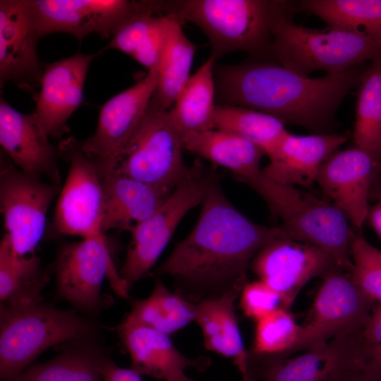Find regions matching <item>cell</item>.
<instances>
[{
    "instance_id": "1",
    "label": "cell",
    "mask_w": 381,
    "mask_h": 381,
    "mask_svg": "<svg viewBox=\"0 0 381 381\" xmlns=\"http://www.w3.org/2000/svg\"><path fill=\"white\" fill-rule=\"evenodd\" d=\"M201 207L191 231L155 271L171 277L175 293L195 304L229 292L240 294L259 250L276 239L289 238L281 226L255 223L239 212L224 195L218 176Z\"/></svg>"
},
{
    "instance_id": "2",
    "label": "cell",
    "mask_w": 381,
    "mask_h": 381,
    "mask_svg": "<svg viewBox=\"0 0 381 381\" xmlns=\"http://www.w3.org/2000/svg\"><path fill=\"white\" fill-rule=\"evenodd\" d=\"M361 66L310 78L280 64L254 62L226 67L219 74V92L228 104L271 115L283 123L320 131L332 121L339 106L356 86Z\"/></svg>"
},
{
    "instance_id": "3",
    "label": "cell",
    "mask_w": 381,
    "mask_h": 381,
    "mask_svg": "<svg viewBox=\"0 0 381 381\" xmlns=\"http://www.w3.org/2000/svg\"><path fill=\"white\" fill-rule=\"evenodd\" d=\"M281 1L270 24L271 53L286 68L308 76L341 73L381 55V38L363 30H319L295 24Z\"/></svg>"
},
{
    "instance_id": "4",
    "label": "cell",
    "mask_w": 381,
    "mask_h": 381,
    "mask_svg": "<svg viewBox=\"0 0 381 381\" xmlns=\"http://www.w3.org/2000/svg\"><path fill=\"white\" fill-rule=\"evenodd\" d=\"M282 1L176 0L150 1L153 11L171 15L182 24L190 22L207 37L211 57L234 51L271 53L270 24Z\"/></svg>"
},
{
    "instance_id": "5",
    "label": "cell",
    "mask_w": 381,
    "mask_h": 381,
    "mask_svg": "<svg viewBox=\"0 0 381 381\" xmlns=\"http://www.w3.org/2000/svg\"><path fill=\"white\" fill-rule=\"evenodd\" d=\"M239 181L262 198L271 212L282 220L281 226L290 238L325 249L343 270L352 271L351 246L355 234L346 215L331 201L277 183L262 169Z\"/></svg>"
},
{
    "instance_id": "6",
    "label": "cell",
    "mask_w": 381,
    "mask_h": 381,
    "mask_svg": "<svg viewBox=\"0 0 381 381\" xmlns=\"http://www.w3.org/2000/svg\"><path fill=\"white\" fill-rule=\"evenodd\" d=\"M90 329L75 313L42 303L18 309L1 307V381L16 378L46 349L83 338Z\"/></svg>"
},
{
    "instance_id": "7",
    "label": "cell",
    "mask_w": 381,
    "mask_h": 381,
    "mask_svg": "<svg viewBox=\"0 0 381 381\" xmlns=\"http://www.w3.org/2000/svg\"><path fill=\"white\" fill-rule=\"evenodd\" d=\"M183 138L169 110L161 108L152 98L113 170L172 193L190 170L183 162Z\"/></svg>"
},
{
    "instance_id": "8",
    "label": "cell",
    "mask_w": 381,
    "mask_h": 381,
    "mask_svg": "<svg viewBox=\"0 0 381 381\" xmlns=\"http://www.w3.org/2000/svg\"><path fill=\"white\" fill-rule=\"evenodd\" d=\"M217 175L199 160L190 167L187 176L150 217L131 230L120 274L129 288L143 277L158 260L186 213L201 204Z\"/></svg>"
},
{
    "instance_id": "9",
    "label": "cell",
    "mask_w": 381,
    "mask_h": 381,
    "mask_svg": "<svg viewBox=\"0 0 381 381\" xmlns=\"http://www.w3.org/2000/svg\"><path fill=\"white\" fill-rule=\"evenodd\" d=\"M361 335H344L318 343L293 358L248 351L250 381H351L363 372Z\"/></svg>"
},
{
    "instance_id": "10",
    "label": "cell",
    "mask_w": 381,
    "mask_h": 381,
    "mask_svg": "<svg viewBox=\"0 0 381 381\" xmlns=\"http://www.w3.org/2000/svg\"><path fill=\"white\" fill-rule=\"evenodd\" d=\"M322 279L291 355L337 337L361 335L375 308L349 272L337 269Z\"/></svg>"
},
{
    "instance_id": "11",
    "label": "cell",
    "mask_w": 381,
    "mask_h": 381,
    "mask_svg": "<svg viewBox=\"0 0 381 381\" xmlns=\"http://www.w3.org/2000/svg\"><path fill=\"white\" fill-rule=\"evenodd\" d=\"M54 269L58 296L86 312L99 309L106 277L116 294L128 296L130 288L116 271L103 234L65 244Z\"/></svg>"
},
{
    "instance_id": "12",
    "label": "cell",
    "mask_w": 381,
    "mask_h": 381,
    "mask_svg": "<svg viewBox=\"0 0 381 381\" xmlns=\"http://www.w3.org/2000/svg\"><path fill=\"white\" fill-rule=\"evenodd\" d=\"M57 150L59 156L70 166L56 206L52 231L58 235L83 238L102 234L100 226L104 195L96 164L73 136L61 140Z\"/></svg>"
},
{
    "instance_id": "13",
    "label": "cell",
    "mask_w": 381,
    "mask_h": 381,
    "mask_svg": "<svg viewBox=\"0 0 381 381\" xmlns=\"http://www.w3.org/2000/svg\"><path fill=\"white\" fill-rule=\"evenodd\" d=\"M1 164L0 208L6 235L16 255H29L42 238L47 211L60 186L25 174L4 157Z\"/></svg>"
},
{
    "instance_id": "14",
    "label": "cell",
    "mask_w": 381,
    "mask_h": 381,
    "mask_svg": "<svg viewBox=\"0 0 381 381\" xmlns=\"http://www.w3.org/2000/svg\"><path fill=\"white\" fill-rule=\"evenodd\" d=\"M158 70L108 99L100 108L95 133L80 141L83 151L96 164L99 174L113 170L138 129L154 97Z\"/></svg>"
},
{
    "instance_id": "15",
    "label": "cell",
    "mask_w": 381,
    "mask_h": 381,
    "mask_svg": "<svg viewBox=\"0 0 381 381\" xmlns=\"http://www.w3.org/2000/svg\"><path fill=\"white\" fill-rule=\"evenodd\" d=\"M253 272L281 297L289 309L301 289L315 277L323 278L341 269L325 249L288 237L276 239L261 248L253 259Z\"/></svg>"
},
{
    "instance_id": "16",
    "label": "cell",
    "mask_w": 381,
    "mask_h": 381,
    "mask_svg": "<svg viewBox=\"0 0 381 381\" xmlns=\"http://www.w3.org/2000/svg\"><path fill=\"white\" fill-rule=\"evenodd\" d=\"M40 36L30 0L0 1V85L8 83L36 99L43 73Z\"/></svg>"
},
{
    "instance_id": "17",
    "label": "cell",
    "mask_w": 381,
    "mask_h": 381,
    "mask_svg": "<svg viewBox=\"0 0 381 381\" xmlns=\"http://www.w3.org/2000/svg\"><path fill=\"white\" fill-rule=\"evenodd\" d=\"M40 36L57 32L79 41L95 32L111 37L123 23L141 8V1L30 0Z\"/></svg>"
},
{
    "instance_id": "18",
    "label": "cell",
    "mask_w": 381,
    "mask_h": 381,
    "mask_svg": "<svg viewBox=\"0 0 381 381\" xmlns=\"http://www.w3.org/2000/svg\"><path fill=\"white\" fill-rule=\"evenodd\" d=\"M381 166L356 146L335 152L322 165L316 183L355 226L361 228L369 212L368 199Z\"/></svg>"
},
{
    "instance_id": "19",
    "label": "cell",
    "mask_w": 381,
    "mask_h": 381,
    "mask_svg": "<svg viewBox=\"0 0 381 381\" xmlns=\"http://www.w3.org/2000/svg\"><path fill=\"white\" fill-rule=\"evenodd\" d=\"M97 54L77 52L43 66L35 113L49 137L69 131L67 121L83 102L88 68Z\"/></svg>"
},
{
    "instance_id": "20",
    "label": "cell",
    "mask_w": 381,
    "mask_h": 381,
    "mask_svg": "<svg viewBox=\"0 0 381 381\" xmlns=\"http://www.w3.org/2000/svg\"><path fill=\"white\" fill-rule=\"evenodd\" d=\"M0 144L11 162L32 177L48 178L60 186L58 150L53 146L35 112L23 114L0 99Z\"/></svg>"
},
{
    "instance_id": "21",
    "label": "cell",
    "mask_w": 381,
    "mask_h": 381,
    "mask_svg": "<svg viewBox=\"0 0 381 381\" xmlns=\"http://www.w3.org/2000/svg\"><path fill=\"white\" fill-rule=\"evenodd\" d=\"M345 133L296 135L288 133L268 157L262 172L287 186L309 187L322 165L348 140Z\"/></svg>"
},
{
    "instance_id": "22",
    "label": "cell",
    "mask_w": 381,
    "mask_h": 381,
    "mask_svg": "<svg viewBox=\"0 0 381 381\" xmlns=\"http://www.w3.org/2000/svg\"><path fill=\"white\" fill-rule=\"evenodd\" d=\"M118 329L131 357V368L140 375L161 381H184L188 378L185 373L188 368L202 370L210 365L207 358L185 356L175 347L169 335L159 331L121 323Z\"/></svg>"
},
{
    "instance_id": "23",
    "label": "cell",
    "mask_w": 381,
    "mask_h": 381,
    "mask_svg": "<svg viewBox=\"0 0 381 381\" xmlns=\"http://www.w3.org/2000/svg\"><path fill=\"white\" fill-rule=\"evenodd\" d=\"M104 202L100 230L131 231L155 212L171 193L111 170L100 174Z\"/></svg>"
},
{
    "instance_id": "24",
    "label": "cell",
    "mask_w": 381,
    "mask_h": 381,
    "mask_svg": "<svg viewBox=\"0 0 381 381\" xmlns=\"http://www.w3.org/2000/svg\"><path fill=\"white\" fill-rule=\"evenodd\" d=\"M239 295L229 292L197 303L195 322L202 332L206 349L231 358L241 380L250 381L248 351L243 346L234 309V301Z\"/></svg>"
},
{
    "instance_id": "25",
    "label": "cell",
    "mask_w": 381,
    "mask_h": 381,
    "mask_svg": "<svg viewBox=\"0 0 381 381\" xmlns=\"http://www.w3.org/2000/svg\"><path fill=\"white\" fill-rule=\"evenodd\" d=\"M155 14L148 1H141L140 9L114 30L102 51L119 50L149 71L158 70L166 40L167 17Z\"/></svg>"
},
{
    "instance_id": "26",
    "label": "cell",
    "mask_w": 381,
    "mask_h": 381,
    "mask_svg": "<svg viewBox=\"0 0 381 381\" xmlns=\"http://www.w3.org/2000/svg\"><path fill=\"white\" fill-rule=\"evenodd\" d=\"M49 275L34 253L20 256L6 235L0 244L1 307L18 309L42 303V291Z\"/></svg>"
},
{
    "instance_id": "27",
    "label": "cell",
    "mask_w": 381,
    "mask_h": 381,
    "mask_svg": "<svg viewBox=\"0 0 381 381\" xmlns=\"http://www.w3.org/2000/svg\"><path fill=\"white\" fill-rule=\"evenodd\" d=\"M183 148L230 170L238 180L259 172L265 151L236 135L212 129L183 137Z\"/></svg>"
},
{
    "instance_id": "28",
    "label": "cell",
    "mask_w": 381,
    "mask_h": 381,
    "mask_svg": "<svg viewBox=\"0 0 381 381\" xmlns=\"http://www.w3.org/2000/svg\"><path fill=\"white\" fill-rule=\"evenodd\" d=\"M210 58L190 75L169 110L172 122L182 138L188 134L214 129L215 105L213 66Z\"/></svg>"
},
{
    "instance_id": "29",
    "label": "cell",
    "mask_w": 381,
    "mask_h": 381,
    "mask_svg": "<svg viewBox=\"0 0 381 381\" xmlns=\"http://www.w3.org/2000/svg\"><path fill=\"white\" fill-rule=\"evenodd\" d=\"M167 17L164 47L158 68L157 87L152 99L161 108L169 110L190 78L197 49L186 36L182 23L171 15Z\"/></svg>"
},
{
    "instance_id": "30",
    "label": "cell",
    "mask_w": 381,
    "mask_h": 381,
    "mask_svg": "<svg viewBox=\"0 0 381 381\" xmlns=\"http://www.w3.org/2000/svg\"><path fill=\"white\" fill-rule=\"evenodd\" d=\"M196 318V304L171 291L157 280L150 295L136 301L121 324L149 327L171 335Z\"/></svg>"
},
{
    "instance_id": "31",
    "label": "cell",
    "mask_w": 381,
    "mask_h": 381,
    "mask_svg": "<svg viewBox=\"0 0 381 381\" xmlns=\"http://www.w3.org/2000/svg\"><path fill=\"white\" fill-rule=\"evenodd\" d=\"M353 137L354 145L381 166V55L370 61L361 76Z\"/></svg>"
},
{
    "instance_id": "32",
    "label": "cell",
    "mask_w": 381,
    "mask_h": 381,
    "mask_svg": "<svg viewBox=\"0 0 381 381\" xmlns=\"http://www.w3.org/2000/svg\"><path fill=\"white\" fill-rule=\"evenodd\" d=\"M214 129L240 136L262 148L269 156L289 133L279 119L252 109L216 104Z\"/></svg>"
},
{
    "instance_id": "33",
    "label": "cell",
    "mask_w": 381,
    "mask_h": 381,
    "mask_svg": "<svg viewBox=\"0 0 381 381\" xmlns=\"http://www.w3.org/2000/svg\"><path fill=\"white\" fill-rule=\"evenodd\" d=\"M107 358L94 347L71 349L52 360L28 367L8 381H103L102 370Z\"/></svg>"
},
{
    "instance_id": "34",
    "label": "cell",
    "mask_w": 381,
    "mask_h": 381,
    "mask_svg": "<svg viewBox=\"0 0 381 381\" xmlns=\"http://www.w3.org/2000/svg\"><path fill=\"white\" fill-rule=\"evenodd\" d=\"M298 4L329 28L363 30L381 38V0H304Z\"/></svg>"
},
{
    "instance_id": "35",
    "label": "cell",
    "mask_w": 381,
    "mask_h": 381,
    "mask_svg": "<svg viewBox=\"0 0 381 381\" xmlns=\"http://www.w3.org/2000/svg\"><path fill=\"white\" fill-rule=\"evenodd\" d=\"M298 325L289 309L279 307L256 322L250 352L262 356L289 357L300 334Z\"/></svg>"
},
{
    "instance_id": "36",
    "label": "cell",
    "mask_w": 381,
    "mask_h": 381,
    "mask_svg": "<svg viewBox=\"0 0 381 381\" xmlns=\"http://www.w3.org/2000/svg\"><path fill=\"white\" fill-rule=\"evenodd\" d=\"M351 255L353 282L375 302L381 303V250L371 245L362 235L354 234Z\"/></svg>"
},
{
    "instance_id": "37",
    "label": "cell",
    "mask_w": 381,
    "mask_h": 381,
    "mask_svg": "<svg viewBox=\"0 0 381 381\" xmlns=\"http://www.w3.org/2000/svg\"><path fill=\"white\" fill-rule=\"evenodd\" d=\"M240 307L255 322L282 307L280 296L260 280L247 282L240 294ZM284 308V307H283Z\"/></svg>"
},
{
    "instance_id": "38",
    "label": "cell",
    "mask_w": 381,
    "mask_h": 381,
    "mask_svg": "<svg viewBox=\"0 0 381 381\" xmlns=\"http://www.w3.org/2000/svg\"><path fill=\"white\" fill-rule=\"evenodd\" d=\"M363 356L364 373L373 381H381V344H365Z\"/></svg>"
},
{
    "instance_id": "39",
    "label": "cell",
    "mask_w": 381,
    "mask_h": 381,
    "mask_svg": "<svg viewBox=\"0 0 381 381\" xmlns=\"http://www.w3.org/2000/svg\"><path fill=\"white\" fill-rule=\"evenodd\" d=\"M103 381H143L139 373L131 368H123L108 357L102 370Z\"/></svg>"
},
{
    "instance_id": "40",
    "label": "cell",
    "mask_w": 381,
    "mask_h": 381,
    "mask_svg": "<svg viewBox=\"0 0 381 381\" xmlns=\"http://www.w3.org/2000/svg\"><path fill=\"white\" fill-rule=\"evenodd\" d=\"M362 338L368 345L381 344V303L373 308L370 320L362 332Z\"/></svg>"
},
{
    "instance_id": "41",
    "label": "cell",
    "mask_w": 381,
    "mask_h": 381,
    "mask_svg": "<svg viewBox=\"0 0 381 381\" xmlns=\"http://www.w3.org/2000/svg\"><path fill=\"white\" fill-rule=\"evenodd\" d=\"M375 190L376 202L369 209L368 217L374 230L381 238V186L377 187Z\"/></svg>"
},
{
    "instance_id": "42",
    "label": "cell",
    "mask_w": 381,
    "mask_h": 381,
    "mask_svg": "<svg viewBox=\"0 0 381 381\" xmlns=\"http://www.w3.org/2000/svg\"><path fill=\"white\" fill-rule=\"evenodd\" d=\"M351 381H373L370 378H369L364 372H362L359 375H358L356 377H355L353 379H352Z\"/></svg>"
},
{
    "instance_id": "43",
    "label": "cell",
    "mask_w": 381,
    "mask_h": 381,
    "mask_svg": "<svg viewBox=\"0 0 381 381\" xmlns=\"http://www.w3.org/2000/svg\"><path fill=\"white\" fill-rule=\"evenodd\" d=\"M184 381H195L190 377H188V378L186 380H185ZM241 381H243L242 380Z\"/></svg>"
}]
</instances>
